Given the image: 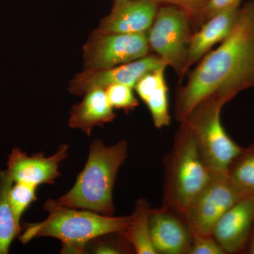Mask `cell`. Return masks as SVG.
<instances>
[{"label": "cell", "mask_w": 254, "mask_h": 254, "mask_svg": "<svg viewBox=\"0 0 254 254\" xmlns=\"http://www.w3.org/2000/svg\"><path fill=\"white\" fill-rule=\"evenodd\" d=\"M199 62L177 91L174 115L179 123L206 98L226 104L240 92L254 88V0L241 6L231 33Z\"/></svg>", "instance_id": "cell-1"}, {"label": "cell", "mask_w": 254, "mask_h": 254, "mask_svg": "<svg viewBox=\"0 0 254 254\" xmlns=\"http://www.w3.org/2000/svg\"><path fill=\"white\" fill-rule=\"evenodd\" d=\"M48 213L43 221L25 223L24 230L19 236L23 244L33 239L48 237L62 242L63 254L86 253L87 244L105 234L117 233L126 230L132 215L108 216L90 210L66 208L48 199L43 205Z\"/></svg>", "instance_id": "cell-2"}, {"label": "cell", "mask_w": 254, "mask_h": 254, "mask_svg": "<svg viewBox=\"0 0 254 254\" xmlns=\"http://www.w3.org/2000/svg\"><path fill=\"white\" fill-rule=\"evenodd\" d=\"M127 155L128 143L125 140L112 145L93 140L84 168L72 188L55 200L57 204L113 216L114 186Z\"/></svg>", "instance_id": "cell-3"}, {"label": "cell", "mask_w": 254, "mask_h": 254, "mask_svg": "<svg viewBox=\"0 0 254 254\" xmlns=\"http://www.w3.org/2000/svg\"><path fill=\"white\" fill-rule=\"evenodd\" d=\"M164 166L162 205L185 219L190 205L213 176L200 158L193 131L186 121L180 123L173 148L164 160Z\"/></svg>", "instance_id": "cell-4"}, {"label": "cell", "mask_w": 254, "mask_h": 254, "mask_svg": "<svg viewBox=\"0 0 254 254\" xmlns=\"http://www.w3.org/2000/svg\"><path fill=\"white\" fill-rule=\"evenodd\" d=\"M224 105L218 98H206L183 120L191 128L200 158L213 175L227 173L242 149L222 126L220 113Z\"/></svg>", "instance_id": "cell-5"}, {"label": "cell", "mask_w": 254, "mask_h": 254, "mask_svg": "<svg viewBox=\"0 0 254 254\" xmlns=\"http://www.w3.org/2000/svg\"><path fill=\"white\" fill-rule=\"evenodd\" d=\"M193 32L186 11L174 5L160 4L146 33L150 50L171 66L180 79L188 71L189 44Z\"/></svg>", "instance_id": "cell-6"}, {"label": "cell", "mask_w": 254, "mask_h": 254, "mask_svg": "<svg viewBox=\"0 0 254 254\" xmlns=\"http://www.w3.org/2000/svg\"><path fill=\"white\" fill-rule=\"evenodd\" d=\"M146 33L93 31L83 46V66L103 69L131 63L149 55Z\"/></svg>", "instance_id": "cell-7"}, {"label": "cell", "mask_w": 254, "mask_h": 254, "mask_svg": "<svg viewBox=\"0 0 254 254\" xmlns=\"http://www.w3.org/2000/svg\"><path fill=\"white\" fill-rule=\"evenodd\" d=\"M242 199L227 173L213 175L185 215V221L192 236L212 235L219 219Z\"/></svg>", "instance_id": "cell-8"}, {"label": "cell", "mask_w": 254, "mask_h": 254, "mask_svg": "<svg viewBox=\"0 0 254 254\" xmlns=\"http://www.w3.org/2000/svg\"><path fill=\"white\" fill-rule=\"evenodd\" d=\"M163 66L168 65L155 54L112 68H84L70 81L68 90L71 94L82 96L93 88H105L113 84H125L134 88L143 75Z\"/></svg>", "instance_id": "cell-9"}, {"label": "cell", "mask_w": 254, "mask_h": 254, "mask_svg": "<svg viewBox=\"0 0 254 254\" xmlns=\"http://www.w3.org/2000/svg\"><path fill=\"white\" fill-rule=\"evenodd\" d=\"M68 155L67 144L60 145L57 153L50 157H46L43 153L28 155L15 148L9 155L6 170L14 183L22 182L37 187L53 185L61 175L60 164Z\"/></svg>", "instance_id": "cell-10"}, {"label": "cell", "mask_w": 254, "mask_h": 254, "mask_svg": "<svg viewBox=\"0 0 254 254\" xmlns=\"http://www.w3.org/2000/svg\"><path fill=\"white\" fill-rule=\"evenodd\" d=\"M150 231L157 254H190L193 236L185 219L171 209L152 208Z\"/></svg>", "instance_id": "cell-11"}, {"label": "cell", "mask_w": 254, "mask_h": 254, "mask_svg": "<svg viewBox=\"0 0 254 254\" xmlns=\"http://www.w3.org/2000/svg\"><path fill=\"white\" fill-rule=\"evenodd\" d=\"M254 228V198L240 200L219 219L212 236L226 254L242 252Z\"/></svg>", "instance_id": "cell-12"}, {"label": "cell", "mask_w": 254, "mask_h": 254, "mask_svg": "<svg viewBox=\"0 0 254 254\" xmlns=\"http://www.w3.org/2000/svg\"><path fill=\"white\" fill-rule=\"evenodd\" d=\"M159 6L153 0L113 2L111 11L100 21L96 31L103 33H146Z\"/></svg>", "instance_id": "cell-13"}, {"label": "cell", "mask_w": 254, "mask_h": 254, "mask_svg": "<svg viewBox=\"0 0 254 254\" xmlns=\"http://www.w3.org/2000/svg\"><path fill=\"white\" fill-rule=\"evenodd\" d=\"M241 4L232 6L209 18L190 36L187 68L199 62L215 44L221 43L231 33L238 18Z\"/></svg>", "instance_id": "cell-14"}, {"label": "cell", "mask_w": 254, "mask_h": 254, "mask_svg": "<svg viewBox=\"0 0 254 254\" xmlns=\"http://www.w3.org/2000/svg\"><path fill=\"white\" fill-rule=\"evenodd\" d=\"M83 96V100L73 105L70 111L68 126L91 136L94 127H103L105 124L112 123L116 115L105 88H93Z\"/></svg>", "instance_id": "cell-15"}, {"label": "cell", "mask_w": 254, "mask_h": 254, "mask_svg": "<svg viewBox=\"0 0 254 254\" xmlns=\"http://www.w3.org/2000/svg\"><path fill=\"white\" fill-rule=\"evenodd\" d=\"M165 68L166 66H163L143 75L133 88L148 107L153 124L158 128L168 127L171 123Z\"/></svg>", "instance_id": "cell-16"}, {"label": "cell", "mask_w": 254, "mask_h": 254, "mask_svg": "<svg viewBox=\"0 0 254 254\" xmlns=\"http://www.w3.org/2000/svg\"><path fill=\"white\" fill-rule=\"evenodd\" d=\"M152 208L146 200L136 202L132 219L126 230L119 232L131 245L137 254H157L150 231V216Z\"/></svg>", "instance_id": "cell-17"}, {"label": "cell", "mask_w": 254, "mask_h": 254, "mask_svg": "<svg viewBox=\"0 0 254 254\" xmlns=\"http://www.w3.org/2000/svg\"><path fill=\"white\" fill-rule=\"evenodd\" d=\"M13 184L6 170L0 172V254H8L13 240L22 232L21 222L15 218L8 200Z\"/></svg>", "instance_id": "cell-18"}, {"label": "cell", "mask_w": 254, "mask_h": 254, "mask_svg": "<svg viewBox=\"0 0 254 254\" xmlns=\"http://www.w3.org/2000/svg\"><path fill=\"white\" fill-rule=\"evenodd\" d=\"M227 174L242 198H254V142L242 148L230 164Z\"/></svg>", "instance_id": "cell-19"}, {"label": "cell", "mask_w": 254, "mask_h": 254, "mask_svg": "<svg viewBox=\"0 0 254 254\" xmlns=\"http://www.w3.org/2000/svg\"><path fill=\"white\" fill-rule=\"evenodd\" d=\"M37 187L22 182H15L8 193V200L15 218L21 222L25 210L36 201Z\"/></svg>", "instance_id": "cell-20"}, {"label": "cell", "mask_w": 254, "mask_h": 254, "mask_svg": "<svg viewBox=\"0 0 254 254\" xmlns=\"http://www.w3.org/2000/svg\"><path fill=\"white\" fill-rule=\"evenodd\" d=\"M111 234H105L90 241L87 244L86 252L98 254L129 253V247L132 248L131 245L120 234L118 239L110 237Z\"/></svg>", "instance_id": "cell-21"}, {"label": "cell", "mask_w": 254, "mask_h": 254, "mask_svg": "<svg viewBox=\"0 0 254 254\" xmlns=\"http://www.w3.org/2000/svg\"><path fill=\"white\" fill-rule=\"evenodd\" d=\"M108 99L114 109L123 110L126 113L133 111L138 105L131 86L113 84L105 88Z\"/></svg>", "instance_id": "cell-22"}, {"label": "cell", "mask_w": 254, "mask_h": 254, "mask_svg": "<svg viewBox=\"0 0 254 254\" xmlns=\"http://www.w3.org/2000/svg\"><path fill=\"white\" fill-rule=\"evenodd\" d=\"M242 0H208L205 6L191 20L193 31L203 24L209 18L236 5L241 4Z\"/></svg>", "instance_id": "cell-23"}, {"label": "cell", "mask_w": 254, "mask_h": 254, "mask_svg": "<svg viewBox=\"0 0 254 254\" xmlns=\"http://www.w3.org/2000/svg\"><path fill=\"white\" fill-rule=\"evenodd\" d=\"M225 251L212 235H194L190 254H225Z\"/></svg>", "instance_id": "cell-24"}, {"label": "cell", "mask_w": 254, "mask_h": 254, "mask_svg": "<svg viewBox=\"0 0 254 254\" xmlns=\"http://www.w3.org/2000/svg\"><path fill=\"white\" fill-rule=\"evenodd\" d=\"M159 4H170L176 6L186 11L190 20L198 14L208 0H153Z\"/></svg>", "instance_id": "cell-25"}, {"label": "cell", "mask_w": 254, "mask_h": 254, "mask_svg": "<svg viewBox=\"0 0 254 254\" xmlns=\"http://www.w3.org/2000/svg\"><path fill=\"white\" fill-rule=\"evenodd\" d=\"M248 245V253L251 254H254V228L253 232H252V236L250 237V240L249 241Z\"/></svg>", "instance_id": "cell-26"}, {"label": "cell", "mask_w": 254, "mask_h": 254, "mask_svg": "<svg viewBox=\"0 0 254 254\" xmlns=\"http://www.w3.org/2000/svg\"><path fill=\"white\" fill-rule=\"evenodd\" d=\"M125 1V0H113V2H117V1Z\"/></svg>", "instance_id": "cell-27"}]
</instances>
